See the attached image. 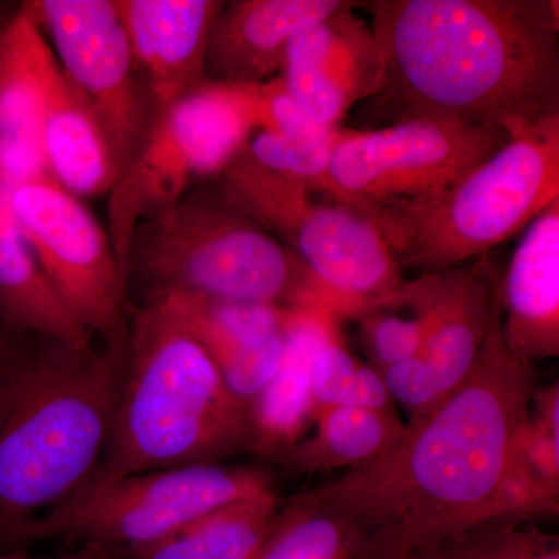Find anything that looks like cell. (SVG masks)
Listing matches in <instances>:
<instances>
[{"label":"cell","instance_id":"6da1fadb","mask_svg":"<svg viewBox=\"0 0 559 559\" xmlns=\"http://www.w3.org/2000/svg\"><path fill=\"white\" fill-rule=\"evenodd\" d=\"M492 310L473 369L433 409L411 419L381 457L290 503L358 527V559H403L498 520L514 441L535 392L533 364L511 355Z\"/></svg>","mask_w":559,"mask_h":559},{"label":"cell","instance_id":"7a4b0ae2","mask_svg":"<svg viewBox=\"0 0 559 559\" xmlns=\"http://www.w3.org/2000/svg\"><path fill=\"white\" fill-rule=\"evenodd\" d=\"M390 124L440 120L520 134L559 114L558 0H373ZM389 124V127H390Z\"/></svg>","mask_w":559,"mask_h":559},{"label":"cell","instance_id":"3957f363","mask_svg":"<svg viewBox=\"0 0 559 559\" xmlns=\"http://www.w3.org/2000/svg\"><path fill=\"white\" fill-rule=\"evenodd\" d=\"M127 330L105 347L24 337L0 366V544L100 466L127 374Z\"/></svg>","mask_w":559,"mask_h":559},{"label":"cell","instance_id":"277c9868","mask_svg":"<svg viewBox=\"0 0 559 559\" xmlns=\"http://www.w3.org/2000/svg\"><path fill=\"white\" fill-rule=\"evenodd\" d=\"M127 374L108 448L87 484L250 452V406L164 299L128 312Z\"/></svg>","mask_w":559,"mask_h":559},{"label":"cell","instance_id":"5b68a950","mask_svg":"<svg viewBox=\"0 0 559 559\" xmlns=\"http://www.w3.org/2000/svg\"><path fill=\"white\" fill-rule=\"evenodd\" d=\"M124 280L142 301L180 293L288 308L322 304L344 318L329 290L216 180L140 224Z\"/></svg>","mask_w":559,"mask_h":559},{"label":"cell","instance_id":"8992f818","mask_svg":"<svg viewBox=\"0 0 559 559\" xmlns=\"http://www.w3.org/2000/svg\"><path fill=\"white\" fill-rule=\"evenodd\" d=\"M559 200V114L511 135L450 189L371 210L401 271L462 266L527 229Z\"/></svg>","mask_w":559,"mask_h":559},{"label":"cell","instance_id":"52a82bcc","mask_svg":"<svg viewBox=\"0 0 559 559\" xmlns=\"http://www.w3.org/2000/svg\"><path fill=\"white\" fill-rule=\"evenodd\" d=\"M275 491L266 471L191 465L146 471L86 484L21 530L13 549L62 539L84 547L130 551L170 535L202 514Z\"/></svg>","mask_w":559,"mask_h":559},{"label":"cell","instance_id":"ba28073f","mask_svg":"<svg viewBox=\"0 0 559 559\" xmlns=\"http://www.w3.org/2000/svg\"><path fill=\"white\" fill-rule=\"evenodd\" d=\"M253 132L241 91L224 84L204 83L154 117L138 153L106 194V230L123 277L140 224L218 179Z\"/></svg>","mask_w":559,"mask_h":559},{"label":"cell","instance_id":"9c48e42d","mask_svg":"<svg viewBox=\"0 0 559 559\" xmlns=\"http://www.w3.org/2000/svg\"><path fill=\"white\" fill-rule=\"evenodd\" d=\"M498 127L409 120L380 130H342L325 194L367 215L450 189L509 142Z\"/></svg>","mask_w":559,"mask_h":559},{"label":"cell","instance_id":"30bf717a","mask_svg":"<svg viewBox=\"0 0 559 559\" xmlns=\"http://www.w3.org/2000/svg\"><path fill=\"white\" fill-rule=\"evenodd\" d=\"M255 219L329 290L344 318L400 296L403 274L378 227L310 183L280 178Z\"/></svg>","mask_w":559,"mask_h":559},{"label":"cell","instance_id":"8fae6325","mask_svg":"<svg viewBox=\"0 0 559 559\" xmlns=\"http://www.w3.org/2000/svg\"><path fill=\"white\" fill-rule=\"evenodd\" d=\"M21 9L38 25L70 86L102 124L121 175L150 130L153 108L116 2L33 0Z\"/></svg>","mask_w":559,"mask_h":559},{"label":"cell","instance_id":"7c38bea8","mask_svg":"<svg viewBox=\"0 0 559 559\" xmlns=\"http://www.w3.org/2000/svg\"><path fill=\"white\" fill-rule=\"evenodd\" d=\"M11 207L44 274L92 336L127 330L128 289L108 230L83 200L49 178L21 183Z\"/></svg>","mask_w":559,"mask_h":559},{"label":"cell","instance_id":"4fadbf2b","mask_svg":"<svg viewBox=\"0 0 559 559\" xmlns=\"http://www.w3.org/2000/svg\"><path fill=\"white\" fill-rule=\"evenodd\" d=\"M500 282L488 255L404 282L401 300L417 312L425 331L417 358L443 400L468 377L479 356Z\"/></svg>","mask_w":559,"mask_h":559},{"label":"cell","instance_id":"5bb4252c","mask_svg":"<svg viewBox=\"0 0 559 559\" xmlns=\"http://www.w3.org/2000/svg\"><path fill=\"white\" fill-rule=\"evenodd\" d=\"M355 5L304 28L286 51V90L322 127L340 128L352 106L380 90V47L371 25L353 14Z\"/></svg>","mask_w":559,"mask_h":559},{"label":"cell","instance_id":"9a60e30c","mask_svg":"<svg viewBox=\"0 0 559 559\" xmlns=\"http://www.w3.org/2000/svg\"><path fill=\"white\" fill-rule=\"evenodd\" d=\"M153 119L207 83L205 49L224 0H114Z\"/></svg>","mask_w":559,"mask_h":559},{"label":"cell","instance_id":"2e32d148","mask_svg":"<svg viewBox=\"0 0 559 559\" xmlns=\"http://www.w3.org/2000/svg\"><path fill=\"white\" fill-rule=\"evenodd\" d=\"M345 0H234L213 21L205 49L207 83L252 86L282 76L290 39L347 9Z\"/></svg>","mask_w":559,"mask_h":559},{"label":"cell","instance_id":"e0dca14e","mask_svg":"<svg viewBox=\"0 0 559 559\" xmlns=\"http://www.w3.org/2000/svg\"><path fill=\"white\" fill-rule=\"evenodd\" d=\"M154 299L170 305L218 367L231 395L250 406L278 369L289 308L180 293Z\"/></svg>","mask_w":559,"mask_h":559},{"label":"cell","instance_id":"ac0fdd59","mask_svg":"<svg viewBox=\"0 0 559 559\" xmlns=\"http://www.w3.org/2000/svg\"><path fill=\"white\" fill-rule=\"evenodd\" d=\"M341 312L330 305L289 308L278 369L250 404L253 454L280 462L310 433L318 414L312 399V364L325 342L341 330Z\"/></svg>","mask_w":559,"mask_h":559},{"label":"cell","instance_id":"d6986e66","mask_svg":"<svg viewBox=\"0 0 559 559\" xmlns=\"http://www.w3.org/2000/svg\"><path fill=\"white\" fill-rule=\"evenodd\" d=\"M502 337L530 364L559 355V200L522 235L500 282Z\"/></svg>","mask_w":559,"mask_h":559},{"label":"cell","instance_id":"ffe728a7","mask_svg":"<svg viewBox=\"0 0 559 559\" xmlns=\"http://www.w3.org/2000/svg\"><path fill=\"white\" fill-rule=\"evenodd\" d=\"M49 53V43L24 10L0 27V182L13 189L49 178L39 138Z\"/></svg>","mask_w":559,"mask_h":559},{"label":"cell","instance_id":"44dd1931","mask_svg":"<svg viewBox=\"0 0 559 559\" xmlns=\"http://www.w3.org/2000/svg\"><path fill=\"white\" fill-rule=\"evenodd\" d=\"M39 138L47 176L80 200L105 197L119 179L102 124L70 86L51 49L43 72Z\"/></svg>","mask_w":559,"mask_h":559},{"label":"cell","instance_id":"7402d4cb","mask_svg":"<svg viewBox=\"0 0 559 559\" xmlns=\"http://www.w3.org/2000/svg\"><path fill=\"white\" fill-rule=\"evenodd\" d=\"M11 191L13 187L0 182V322L16 336L91 347L94 336L55 293L22 234Z\"/></svg>","mask_w":559,"mask_h":559},{"label":"cell","instance_id":"603a6c76","mask_svg":"<svg viewBox=\"0 0 559 559\" xmlns=\"http://www.w3.org/2000/svg\"><path fill=\"white\" fill-rule=\"evenodd\" d=\"M280 506L275 491L238 500L127 555L134 559H252L277 525Z\"/></svg>","mask_w":559,"mask_h":559},{"label":"cell","instance_id":"cb8c5ba5","mask_svg":"<svg viewBox=\"0 0 559 559\" xmlns=\"http://www.w3.org/2000/svg\"><path fill=\"white\" fill-rule=\"evenodd\" d=\"M311 429L280 462L300 473L358 468L388 452L403 437L406 423L396 411L337 404L319 409Z\"/></svg>","mask_w":559,"mask_h":559},{"label":"cell","instance_id":"d4e9b609","mask_svg":"<svg viewBox=\"0 0 559 559\" xmlns=\"http://www.w3.org/2000/svg\"><path fill=\"white\" fill-rule=\"evenodd\" d=\"M362 547V533L345 518L288 500L260 559H358Z\"/></svg>","mask_w":559,"mask_h":559},{"label":"cell","instance_id":"484cf974","mask_svg":"<svg viewBox=\"0 0 559 559\" xmlns=\"http://www.w3.org/2000/svg\"><path fill=\"white\" fill-rule=\"evenodd\" d=\"M403 559H559V544L532 521L495 520Z\"/></svg>","mask_w":559,"mask_h":559},{"label":"cell","instance_id":"4316f807","mask_svg":"<svg viewBox=\"0 0 559 559\" xmlns=\"http://www.w3.org/2000/svg\"><path fill=\"white\" fill-rule=\"evenodd\" d=\"M340 131L341 128L330 138L305 142L286 138L278 132L259 130L253 132L245 151L257 164L304 180L325 193L331 153Z\"/></svg>","mask_w":559,"mask_h":559},{"label":"cell","instance_id":"83f0119b","mask_svg":"<svg viewBox=\"0 0 559 559\" xmlns=\"http://www.w3.org/2000/svg\"><path fill=\"white\" fill-rule=\"evenodd\" d=\"M403 305L409 314H400L396 305L389 304L367 308L349 318L358 322L378 371L415 358L421 349L425 334L421 319L404 301Z\"/></svg>","mask_w":559,"mask_h":559},{"label":"cell","instance_id":"f1b7e54d","mask_svg":"<svg viewBox=\"0 0 559 559\" xmlns=\"http://www.w3.org/2000/svg\"><path fill=\"white\" fill-rule=\"evenodd\" d=\"M237 87L248 105L255 131H274L286 138L311 142L330 138L341 128L316 123L294 100L282 76L266 83Z\"/></svg>","mask_w":559,"mask_h":559},{"label":"cell","instance_id":"f546056e","mask_svg":"<svg viewBox=\"0 0 559 559\" xmlns=\"http://www.w3.org/2000/svg\"><path fill=\"white\" fill-rule=\"evenodd\" d=\"M360 367L362 364L345 347L341 330L336 331L320 348L312 364V399L318 411L342 404Z\"/></svg>","mask_w":559,"mask_h":559},{"label":"cell","instance_id":"4dcf8cb0","mask_svg":"<svg viewBox=\"0 0 559 559\" xmlns=\"http://www.w3.org/2000/svg\"><path fill=\"white\" fill-rule=\"evenodd\" d=\"M380 373L393 403L403 404L412 419L428 414L443 400L428 367L417 356Z\"/></svg>","mask_w":559,"mask_h":559},{"label":"cell","instance_id":"1f68e13d","mask_svg":"<svg viewBox=\"0 0 559 559\" xmlns=\"http://www.w3.org/2000/svg\"><path fill=\"white\" fill-rule=\"evenodd\" d=\"M528 418L559 439V384L535 389L530 401Z\"/></svg>","mask_w":559,"mask_h":559},{"label":"cell","instance_id":"d6a6232c","mask_svg":"<svg viewBox=\"0 0 559 559\" xmlns=\"http://www.w3.org/2000/svg\"><path fill=\"white\" fill-rule=\"evenodd\" d=\"M112 555L116 554L105 549H92V547H84L76 554L62 555V557H38L24 549H13L0 551V559H109Z\"/></svg>","mask_w":559,"mask_h":559},{"label":"cell","instance_id":"836d02e7","mask_svg":"<svg viewBox=\"0 0 559 559\" xmlns=\"http://www.w3.org/2000/svg\"><path fill=\"white\" fill-rule=\"evenodd\" d=\"M24 337L10 333L0 322V366L7 362L21 347Z\"/></svg>","mask_w":559,"mask_h":559},{"label":"cell","instance_id":"e575fe53","mask_svg":"<svg viewBox=\"0 0 559 559\" xmlns=\"http://www.w3.org/2000/svg\"><path fill=\"white\" fill-rule=\"evenodd\" d=\"M264 544H266V543H264ZM264 544H263V546H261V549L259 551H257L255 555H253L252 559H260L261 558V554H263Z\"/></svg>","mask_w":559,"mask_h":559}]
</instances>
